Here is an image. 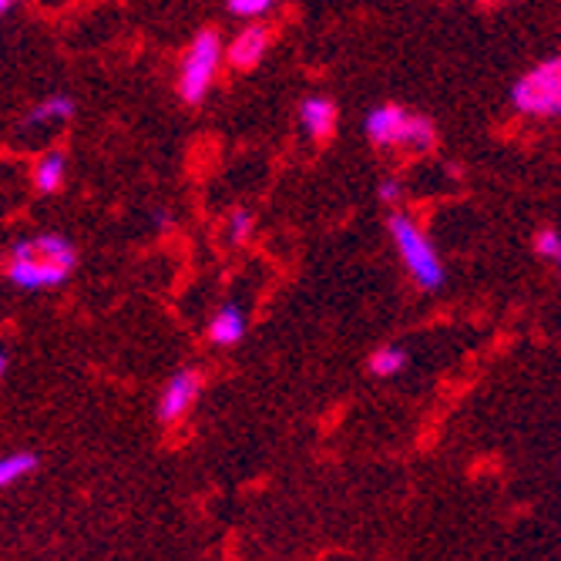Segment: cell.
I'll return each instance as SVG.
<instances>
[{
    "label": "cell",
    "instance_id": "obj_8",
    "mask_svg": "<svg viewBox=\"0 0 561 561\" xmlns=\"http://www.w3.org/2000/svg\"><path fill=\"white\" fill-rule=\"evenodd\" d=\"M75 115V101L68 94H50L41 105H34L21 125V131H55L58 125H65Z\"/></svg>",
    "mask_w": 561,
    "mask_h": 561
},
{
    "label": "cell",
    "instance_id": "obj_10",
    "mask_svg": "<svg viewBox=\"0 0 561 561\" xmlns=\"http://www.w3.org/2000/svg\"><path fill=\"white\" fill-rule=\"evenodd\" d=\"M245 336V313L239 310L236 302H226L213 313L209 320V340L216 346H236Z\"/></svg>",
    "mask_w": 561,
    "mask_h": 561
},
{
    "label": "cell",
    "instance_id": "obj_4",
    "mask_svg": "<svg viewBox=\"0 0 561 561\" xmlns=\"http://www.w3.org/2000/svg\"><path fill=\"white\" fill-rule=\"evenodd\" d=\"M222 41L216 31H202L192 37L185 58H182V71H179V94L182 101H188V105H198L202 98L209 94L219 68H222Z\"/></svg>",
    "mask_w": 561,
    "mask_h": 561
},
{
    "label": "cell",
    "instance_id": "obj_18",
    "mask_svg": "<svg viewBox=\"0 0 561 561\" xmlns=\"http://www.w3.org/2000/svg\"><path fill=\"white\" fill-rule=\"evenodd\" d=\"M4 374H8V356L0 353V380H4Z\"/></svg>",
    "mask_w": 561,
    "mask_h": 561
},
{
    "label": "cell",
    "instance_id": "obj_6",
    "mask_svg": "<svg viewBox=\"0 0 561 561\" xmlns=\"http://www.w3.org/2000/svg\"><path fill=\"white\" fill-rule=\"evenodd\" d=\"M198 393H202V374L198 370H179L159 397V421L162 424L182 421L195 407Z\"/></svg>",
    "mask_w": 561,
    "mask_h": 561
},
{
    "label": "cell",
    "instance_id": "obj_5",
    "mask_svg": "<svg viewBox=\"0 0 561 561\" xmlns=\"http://www.w3.org/2000/svg\"><path fill=\"white\" fill-rule=\"evenodd\" d=\"M512 101L522 115L551 118L561 115V58H551L531 68L512 91Z\"/></svg>",
    "mask_w": 561,
    "mask_h": 561
},
{
    "label": "cell",
    "instance_id": "obj_17",
    "mask_svg": "<svg viewBox=\"0 0 561 561\" xmlns=\"http://www.w3.org/2000/svg\"><path fill=\"white\" fill-rule=\"evenodd\" d=\"M397 198H400V182H397V179H383V182H380V202L393 206Z\"/></svg>",
    "mask_w": 561,
    "mask_h": 561
},
{
    "label": "cell",
    "instance_id": "obj_3",
    "mask_svg": "<svg viewBox=\"0 0 561 561\" xmlns=\"http://www.w3.org/2000/svg\"><path fill=\"white\" fill-rule=\"evenodd\" d=\"M390 236H393L400 263L407 266L411 279L427 293L440 289L444 286V263L437 256V249L431 245V239L421 232V226L407 213H393L390 216Z\"/></svg>",
    "mask_w": 561,
    "mask_h": 561
},
{
    "label": "cell",
    "instance_id": "obj_11",
    "mask_svg": "<svg viewBox=\"0 0 561 561\" xmlns=\"http://www.w3.org/2000/svg\"><path fill=\"white\" fill-rule=\"evenodd\" d=\"M65 175H68V159L61 156V151H47L34 169V185H37V192L50 195L65 185Z\"/></svg>",
    "mask_w": 561,
    "mask_h": 561
},
{
    "label": "cell",
    "instance_id": "obj_14",
    "mask_svg": "<svg viewBox=\"0 0 561 561\" xmlns=\"http://www.w3.org/2000/svg\"><path fill=\"white\" fill-rule=\"evenodd\" d=\"M535 252H538L541 260H551L554 266H561V232L541 229V232L535 236Z\"/></svg>",
    "mask_w": 561,
    "mask_h": 561
},
{
    "label": "cell",
    "instance_id": "obj_9",
    "mask_svg": "<svg viewBox=\"0 0 561 561\" xmlns=\"http://www.w3.org/2000/svg\"><path fill=\"white\" fill-rule=\"evenodd\" d=\"M299 125L310 138L327 141L336 128V105L330 98H306L299 105Z\"/></svg>",
    "mask_w": 561,
    "mask_h": 561
},
{
    "label": "cell",
    "instance_id": "obj_7",
    "mask_svg": "<svg viewBox=\"0 0 561 561\" xmlns=\"http://www.w3.org/2000/svg\"><path fill=\"white\" fill-rule=\"evenodd\" d=\"M270 27L266 24H249L245 31H239L226 50V61L239 71H249V68H256L263 58H266V50H270Z\"/></svg>",
    "mask_w": 561,
    "mask_h": 561
},
{
    "label": "cell",
    "instance_id": "obj_16",
    "mask_svg": "<svg viewBox=\"0 0 561 561\" xmlns=\"http://www.w3.org/2000/svg\"><path fill=\"white\" fill-rule=\"evenodd\" d=\"M276 0H229V11L236 18H263Z\"/></svg>",
    "mask_w": 561,
    "mask_h": 561
},
{
    "label": "cell",
    "instance_id": "obj_12",
    "mask_svg": "<svg viewBox=\"0 0 561 561\" xmlns=\"http://www.w3.org/2000/svg\"><path fill=\"white\" fill-rule=\"evenodd\" d=\"M37 468V454L31 450H18V454H4L0 457V491L14 488L21 478H27Z\"/></svg>",
    "mask_w": 561,
    "mask_h": 561
},
{
    "label": "cell",
    "instance_id": "obj_1",
    "mask_svg": "<svg viewBox=\"0 0 561 561\" xmlns=\"http://www.w3.org/2000/svg\"><path fill=\"white\" fill-rule=\"evenodd\" d=\"M78 266V252L65 236H31L11 245L8 263H4V276L27 293H41V289H55L61 286Z\"/></svg>",
    "mask_w": 561,
    "mask_h": 561
},
{
    "label": "cell",
    "instance_id": "obj_19",
    "mask_svg": "<svg viewBox=\"0 0 561 561\" xmlns=\"http://www.w3.org/2000/svg\"><path fill=\"white\" fill-rule=\"evenodd\" d=\"M8 8H11V0H0V14H4Z\"/></svg>",
    "mask_w": 561,
    "mask_h": 561
},
{
    "label": "cell",
    "instance_id": "obj_2",
    "mask_svg": "<svg viewBox=\"0 0 561 561\" xmlns=\"http://www.w3.org/2000/svg\"><path fill=\"white\" fill-rule=\"evenodd\" d=\"M367 138L383 148L431 151L437 141V128L431 118L414 115L400 105H380L367 115Z\"/></svg>",
    "mask_w": 561,
    "mask_h": 561
},
{
    "label": "cell",
    "instance_id": "obj_13",
    "mask_svg": "<svg viewBox=\"0 0 561 561\" xmlns=\"http://www.w3.org/2000/svg\"><path fill=\"white\" fill-rule=\"evenodd\" d=\"M407 367V350L403 346H380L370 356V374L374 377H397Z\"/></svg>",
    "mask_w": 561,
    "mask_h": 561
},
{
    "label": "cell",
    "instance_id": "obj_15",
    "mask_svg": "<svg viewBox=\"0 0 561 561\" xmlns=\"http://www.w3.org/2000/svg\"><path fill=\"white\" fill-rule=\"evenodd\" d=\"M229 242L232 245H245L249 242V236H252V216L245 213V209H239V213H232V219H229Z\"/></svg>",
    "mask_w": 561,
    "mask_h": 561
},
{
    "label": "cell",
    "instance_id": "obj_20",
    "mask_svg": "<svg viewBox=\"0 0 561 561\" xmlns=\"http://www.w3.org/2000/svg\"><path fill=\"white\" fill-rule=\"evenodd\" d=\"M484 4H491V0H484Z\"/></svg>",
    "mask_w": 561,
    "mask_h": 561
}]
</instances>
